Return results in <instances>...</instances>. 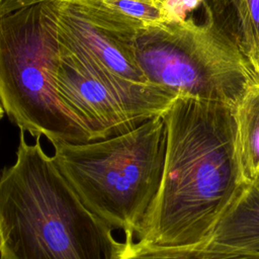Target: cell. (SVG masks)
Returning a JSON list of instances; mask_svg holds the SVG:
<instances>
[{"label": "cell", "mask_w": 259, "mask_h": 259, "mask_svg": "<svg viewBox=\"0 0 259 259\" xmlns=\"http://www.w3.org/2000/svg\"><path fill=\"white\" fill-rule=\"evenodd\" d=\"M163 118V177L135 239L159 246L206 244L249 183L238 151L234 106L177 97Z\"/></svg>", "instance_id": "obj_1"}, {"label": "cell", "mask_w": 259, "mask_h": 259, "mask_svg": "<svg viewBox=\"0 0 259 259\" xmlns=\"http://www.w3.org/2000/svg\"><path fill=\"white\" fill-rule=\"evenodd\" d=\"M19 131L14 163L0 173L4 259H117L122 242L90 211L60 172L40 137Z\"/></svg>", "instance_id": "obj_2"}, {"label": "cell", "mask_w": 259, "mask_h": 259, "mask_svg": "<svg viewBox=\"0 0 259 259\" xmlns=\"http://www.w3.org/2000/svg\"><path fill=\"white\" fill-rule=\"evenodd\" d=\"M166 143L158 116L105 140L53 143L52 157L90 211L135 238L161 185Z\"/></svg>", "instance_id": "obj_3"}, {"label": "cell", "mask_w": 259, "mask_h": 259, "mask_svg": "<svg viewBox=\"0 0 259 259\" xmlns=\"http://www.w3.org/2000/svg\"><path fill=\"white\" fill-rule=\"evenodd\" d=\"M134 50L147 79L178 97L235 106L247 89L259 82L205 11L203 21L188 16L141 29Z\"/></svg>", "instance_id": "obj_4"}, {"label": "cell", "mask_w": 259, "mask_h": 259, "mask_svg": "<svg viewBox=\"0 0 259 259\" xmlns=\"http://www.w3.org/2000/svg\"><path fill=\"white\" fill-rule=\"evenodd\" d=\"M57 48L50 1L0 16V104L19 131L57 142H89L54 91L48 68Z\"/></svg>", "instance_id": "obj_5"}, {"label": "cell", "mask_w": 259, "mask_h": 259, "mask_svg": "<svg viewBox=\"0 0 259 259\" xmlns=\"http://www.w3.org/2000/svg\"><path fill=\"white\" fill-rule=\"evenodd\" d=\"M57 41L48 68L50 82L65 109L87 134L89 142L135 128L137 125L116 95L90 71L79 54L61 42L58 36Z\"/></svg>", "instance_id": "obj_6"}, {"label": "cell", "mask_w": 259, "mask_h": 259, "mask_svg": "<svg viewBox=\"0 0 259 259\" xmlns=\"http://www.w3.org/2000/svg\"><path fill=\"white\" fill-rule=\"evenodd\" d=\"M202 7L259 80V0H204Z\"/></svg>", "instance_id": "obj_7"}, {"label": "cell", "mask_w": 259, "mask_h": 259, "mask_svg": "<svg viewBox=\"0 0 259 259\" xmlns=\"http://www.w3.org/2000/svg\"><path fill=\"white\" fill-rule=\"evenodd\" d=\"M209 243L259 254V181L249 182L218 222Z\"/></svg>", "instance_id": "obj_8"}, {"label": "cell", "mask_w": 259, "mask_h": 259, "mask_svg": "<svg viewBox=\"0 0 259 259\" xmlns=\"http://www.w3.org/2000/svg\"><path fill=\"white\" fill-rule=\"evenodd\" d=\"M239 156L249 182L259 181V82L247 89L234 106Z\"/></svg>", "instance_id": "obj_9"}, {"label": "cell", "mask_w": 259, "mask_h": 259, "mask_svg": "<svg viewBox=\"0 0 259 259\" xmlns=\"http://www.w3.org/2000/svg\"><path fill=\"white\" fill-rule=\"evenodd\" d=\"M117 259H259V254L213 245L159 246L125 238Z\"/></svg>", "instance_id": "obj_10"}, {"label": "cell", "mask_w": 259, "mask_h": 259, "mask_svg": "<svg viewBox=\"0 0 259 259\" xmlns=\"http://www.w3.org/2000/svg\"><path fill=\"white\" fill-rule=\"evenodd\" d=\"M204 0H163L164 7L170 21H178L187 18L190 12L202 6Z\"/></svg>", "instance_id": "obj_11"}, {"label": "cell", "mask_w": 259, "mask_h": 259, "mask_svg": "<svg viewBox=\"0 0 259 259\" xmlns=\"http://www.w3.org/2000/svg\"><path fill=\"white\" fill-rule=\"evenodd\" d=\"M42 1L46 0H0V16L13 12L21 7Z\"/></svg>", "instance_id": "obj_12"}, {"label": "cell", "mask_w": 259, "mask_h": 259, "mask_svg": "<svg viewBox=\"0 0 259 259\" xmlns=\"http://www.w3.org/2000/svg\"><path fill=\"white\" fill-rule=\"evenodd\" d=\"M4 114H5V112H4V109H3V107H2V105L0 104V120L4 117Z\"/></svg>", "instance_id": "obj_13"}, {"label": "cell", "mask_w": 259, "mask_h": 259, "mask_svg": "<svg viewBox=\"0 0 259 259\" xmlns=\"http://www.w3.org/2000/svg\"><path fill=\"white\" fill-rule=\"evenodd\" d=\"M47 1V0H46ZM147 1H163V0H147Z\"/></svg>", "instance_id": "obj_14"}, {"label": "cell", "mask_w": 259, "mask_h": 259, "mask_svg": "<svg viewBox=\"0 0 259 259\" xmlns=\"http://www.w3.org/2000/svg\"><path fill=\"white\" fill-rule=\"evenodd\" d=\"M0 254H1V238H0Z\"/></svg>", "instance_id": "obj_15"}, {"label": "cell", "mask_w": 259, "mask_h": 259, "mask_svg": "<svg viewBox=\"0 0 259 259\" xmlns=\"http://www.w3.org/2000/svg\"><path fill=\"white\" fill-rule=\"evenodd\" d=\"M0 259H4V258H2V257H1V256H0Z\"/></svg>", "instance_id": "obj_16"}]
</instances>
